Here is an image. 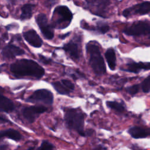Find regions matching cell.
Returning a JSON list of instances; mask_svg holds the SVG:
<instances>
[{"instance_id":"cell-1","label":"cell","mask_w":150,"mask_h":150,"mask_svg":"<svg viewBox=\"0 0 150 150\" xmlns=\"http://www.w3.org/2000/svg\"><path fill=\"white\" fill-rule=\"evenodd\" d=\"M11 71L16 76H31L36 79L42 77L45 74L44 69L34 60L21 59L11 64Z\"/></svg>"},{"instance_id":"cell-2","label":"cell","mask_w":150,"mask_h":150,"mask_svg":"<svg viewBox=\"0 0 150 150\" xmlns=\"http://www.w3.org/2000/svg\"><path fill=\"white\" fill-rule=\"evenodd\" d=\"M86 50L89 54L90 66L94 73L97 76L105 74L106 67L98 46L93 43H88L86 46Z\"/></svg>"},{"instance_id":"cell-3","label":"cell","mask_w":150,"mask_h":150,"mask_svg":"<svg viewBox=\"0 0 150 150\" xmlns=\"http://www.w3.org/2000/svg\"><path fill=\"white\" fill-rule=\"evenodd\" d=\"M64 120L67 127L75 130L80 135L86 136L83 130L84 115L83 112L76 109H70L64 114Z\"/></svg>"},{"instance_id":"cell-4","label":"cell","mask_w":150,"mask_h":150,"mask_svg":"<svg viewBox=\"0 0 150 150\" xmlns=\"http://www.w3.org/2000/svg\"><path fill=\"white\" fill-rule=\"evenodd\" d=\"M53 27L64 28L67 27L73 18V14L66 6H59L54 11Z\"/></svg>"},{"instance_id":"cell-5","label":"cell","mask_w":150,"mask_h":150,"mask_svg":"<svg viewBox=\"0 0 150 150\" xmlns=\"http://www.w3.org/2000/svg\"><path fill=\"white\" fill-rule=\"evenodd\" d=\"M123 32L128 36L150 35V25L147 22L138 21L124 29Z\"/></svg>"},{"instance_id":"cell-6","label":"cell","mask_w":150,"mask_h":150,"mask_svg":"<svg viewBox=\"0 0 150 150\" xmlns=\"http://www.w3.org/2000/svg\"><path fill=\"white\" fill-rule=\"evenodd\" d=\"M26 101L32 103L42 102L46 104L51 105L53 102V95L52 93L47 89L37 90L30 96Z\"/></svg>"},{"instance_id":"cell-7","label":"cell","mask_w":150,"mask_h":150,"mask_svg":"<svg viewBox=\"0 0 150 150\" xmlns=\"http://www.w3.org/2000/svg\"><path fill=\"white\" fill-rule=\"evenodd\" d=\"M36 23L45 38L50 40L54 37L53 27L48 23L47 17L44 13H39L36 17Z\"/></svg>"},{"instance_id":"cell-8","label":"cell","mask_w":150,"mask_h":150,"mask_svg":"<svg viewBox=\"0 0 150 150\" xmlns=\"http://www.w3.org/2000/svg\"><path fill=\"white\" fill-rule=\"evenodd\" d=\"M47 110V108L43 105H32L23 108L22 110V114L28 122L32 123L40 114L45 112Z\"/></svg>"},{"instance_id":"cell-9","label":"cell","mask_w":150,"mask_h":150,"mask_svg":"<svg viewBox=\"0 0 150 150\" xmlns=\"http://www.w3.org/2000/svg\"><path fill=\"white\" fill-rule=\"evenodd\" d=\"M150 11V2H144L139 4H137L131 8H127L123 11V15L127 17L131 14H138V15H145L149 13Z\"/></svg>"},{"instance_id":"cell-10","label":"cell","mask_w":150,"mask_h":150,"mask_svg":"<svg viewBox=\"0 0 150 150\" xmlns=\"http://www.w3.org/2000/svg\"><path fill=\"white\" fill-rule=\"evenodd\" d=\"M24 39L29 44L35 47H40L42 44L43 41L39 35L33 29H30L23 33Z\"/></svg>"},{"instance_id":"cell-11","label":"cell","mask_w":150,"mask_h":150,"mask_svg":"<svg viewBox=\"0 0 150 150\" xmlns=\"http://www.w3.org/2000/svg\"><path fill=\"white\" fill-rule=\"evenodd\" d=\"M25 53V52L23 49L12 44H9L6 45L3 48L2 50V54L3 56L7 59L13 58L16 56L22 55Z\"/></svg>"},{"instance_id":"cell-12","label":"cell","mask_w":150,"mask_h":150,"mask_svg":"<svg viewBox=\"0 0 150 150\" xmlns=\"http://www.w3.org/2000/svg\"><path fill=\"white\" fill-rule=\"evenodd\" d=\"M128 133L134 138H142L150 135V128H144L139 127H132L128 129Z\"/></svg>"},{"instance_id":"cell-13","label":"cell","mask_w":150,"mask_h":150,"mask_svg":"<svg viewBox=\"0 0 150 150\" xmlns=\"http://www.w3.org/2000/svg\"><path fill=\"white\" fill-rule=\"evenodd\" d=\"M131 73H138L141 70H150V62L143 63V62H132L127 64V69L124 70Z\"/></svg>"},{"instance_id":"cell-14","label":"cell","mask_w":150,"mask_h":150,"mask_svg":"<svg viewBox=\"0 0 150 150\" xmlns=\"http://www.w3.org/2000/svg\"><path fill=\"white\" fill-rule=\"evenodd\" d=\"M15 109V105L11 100L0 93V111L10 112Z\"/></svg>"},{"instance_id":"cell-15","label":"cell","mask_w":150,"mask_h":150,"mask_svg":"<svg viewBox=\"0 0 150 150\" xmlns=\"http://www.w3.org/2000/svg\"><path fill=\"white\" fill-rule=\"evenodd\" d=\"M63 49L69 54L71 58L74 59H79L80 56L79 51L78 49V46L75 42L73 41L69 42L63 46Z\"/></svg>"},{"instance_id":"cell-16","label":"cell","mask_w":150,"mask_h":150,"mask_svg":"<svg viewBox=\"0 0 150 150\" xmlns=\"http://www.w3.org/2000/svg\"><path fill=\"white\" fill-rule=\"evenodd\" d=\"M5 137L16 141H18L21 139L22 135L16 129L12 128H9L5 130L0 131V138Z\"/></svg>"},{"instance_id":"cell-17","label":"cell","mask_w":150,"mask_h":150,"mask_svg":"<svg viewBox=\"0 0 150 150\" xmlns=\"http://www.w3.org/2000/svg\"><path fill=\"white\" fill-rule=\"evenodd\" d=\"M105 56L109 68L114 70L116 66V56L114 50L111 48L108 49L105 53Z\"/></svg>"},{"instance_id":"cell-18","label":"cell","mask_w":150,"mask_h":150,"mask_svg":"<svg viewBox=\"0 0 150 150\" xmlns=\"http://www.w3.org/2000/svg\"><path fill=\"white\" fill-rule=\"evenodd\" d=\"M34 5L32 4H25L21 9V15L20 18L21 20H26L30 19L32 16V10Z\"/></svg>"},{"instance_id":"cell-19","label":"cell","mask_w":150,"mask_h":150,"mask_svg":"<svg viewBox=\"0 0 150 150\" xmlns=\"http://www.w3.org/2000/svg\"><path fill=\"white\" fill-rule=\"evenodd\" d=\"M52 84L56 91L60 94L67 95L71 91L62 81L53 82Z\"/></svg>"},{"instance_id":"cell-20","label":"cell","mask_w":150,"mask_h":150,"mask_svg":"<svg viewBox=\"0 0 150 150\" xmlns=\"http://www.w3.org/2000/svg\"><path fill=\"white\" fill-rule=\"evenodd\" d=\"M107 105L118 112H122L125 110L123 105L117 101H107Z\"/></svg>"},{"instance_id":"cell-21","label":"cell","mask_w":150,"mask_h":150,"mask_svg":"<svg viewBox=\"0 0 150 150\" xmlns=\"http://www.w3.org/2000/svg\"><path fill=\"white\" fill-rule=\"evenodd\" d=\"M141 87L144 93H149L150 91V76L144 79L141 83Z\"/></svg>"},{"instance_id":"cell-22","label":"cell","mask_w":150,"mask_h":150,"mask_svg":"<svg viewBox=\"0 0 150 150\" xmlns=\"http://www.w3.org/2000/svg\"><path fill=\"white\" fill-rule=\"evenodd\" d=\"M96 30L100 33L104 34L109 30V26L108 25L105 23L100 22L97 23V26L96 28Z\"/></svg>"},{"instance_id":"cell-23","label":"cell","mask_w":150,"mask_h":150,"mask_svg":"<svg viewBox=\"0 0 150 150\" xmlns=\"http://www.w3.org/2000/svg\"><path fill=\"white\" fill-rule=\"evenodd\" d=\"M54 148V146L52 144H51L50 142H49L45 140L42 142L40 146L39 147L38 149H52Z\"/></svg>"},{"instance_id":"cell-24","label":"cell","mask_w":150,"mask_h":150,"mask_svg":"<svg viewBox=\"0 0 150 150\" xmlns=\"http://www.w3.org/2000/svg\"><path fill=\"white\" fill-rule=\"evenodd\" d=\"M126 91L130 94L134 95L138 93L139 91V85L138 84H135L129 87H128L126 88Z\"/></svg>"},{"instance_id":"cell-25","label":"cell","mask_w":150,"mask_h":150,"mask_svg":"<svg viewBox=\"0 0 150 150\" xmlns=\"http://www.w3.org/2000/svg\"><path fill=\"white\" fill-rule=\"evenodd\" d=\"M39 60L40 62H42L43 64H49L51 63L52 62V60L47 58V57H46L45 56H43V55H41V54H39Z\"/></svg>"},{"instance_id":"cell-26","label":"cell","mask_w":150,"mask_h":150,"mask_svg":"<svg viewBox=\"0 0 150 150\" xmlns=\"http://www.w3.org/2000/svg\"><path fill=\"white\" fill-rule=\"evenodd\" d=\"M67 87L69 90H70L71 91L74 90V84L70 80H66V79H63L61 80Z\"/></svg>"},{"instance_id":"cell-27","label":"cell","mask_w":150,"mask_h":150,"mask_svg":"<svg viewBox=\"0 0 150 150\" xmlns=\"http://www.w3.org/2000/svg\"><path fill=\"white\" fill-rule=\"evenodd\" d=\"M89 3H96V2H104L105 1H108V0H86Z\"/></svg>"},{"instance_id":"cell-28","label":"cell","mask_w":150,"mask_h":150,"mask_svg":"<svg viewBox=\"0 0 150 150\" xmlns=\"http://www.w3.org/2000/svg\"><path fill=\"white\" fill-rule=\"evenodd\" d=\"M6 122H9V121L4 118H3L2 117L0 116V124H4V123H6Z\"/></svg>"},{"instance_id":"cell-29","label":"cell","mask_w":150,"mask_h":150,"mask_svg":"<svg viewBox=\"0 0 150 150\" xmlns=\"http://www.w3.org/2000/svg\"><path fill=\"white\" fill-rule=\"evenodd\" d=\"M69 33H67V34H66V35H62V36H60V38H62V39H64V38H65V37L66 36H67V35H69Z\"/></svg>"},{"instance_id":"cell-30","label":"cell","mask_w":150,"mask_h":150,"mask_svg":"<svg viewBox=\"0 0 150 150\" xmlns=\"http://www.w3.org/2000/svg\"><path fill=\"white\" fill-rule=\"evenodd\" d=\"M0 44H1V43H0Z\"/></svg>"}]
</instances>
